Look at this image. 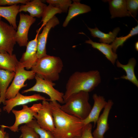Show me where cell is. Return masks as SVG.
<instances>
[{
  "instance_id": "obj_23",
  "label": "cell",
  "mask_w": 138,
  "mask_h": 138,
  "mask_svg": "<svg viewBox=\"0 0 138 138\" xmlns=\"http://www.w3.org/2000/svg\"><path fill=\"white\" fill-rule=\"evenodd\" d=\"M87 27L92 36L99 38L100 43L108 44L114 41L120 30V28L118 27L114 29L112 32L110 31L109 33H106L100 30L96 27L94 29Z\"/></svg>"
},
{
  "instance_id": "obj_36",
  "label": "cell",
  "mask_w": 138,
  "mask_h": 138,
  "mask_svg": "<svg viewBox=\"0 0 138 138\" xmlns=\"http://www.w3.org/2000/svg\"><path fill=\"white\" fill-rule=\"evenodd\" d=\"M1 111H2V110L0 108V115L1 114Z\"/></svg>"
},
{
  "instance_id": "obj_24",
  "label": "cell",
  "mask_w": 138,
  "mask_h": 138,
  "mask_svg": "<svg viewBox=\"0 0 138 138\" xmlns=\"http://www.w3.org/2000/svg\"><path fill=\"white\" fill-rule=\"evenodd\" d=\"M19 62L15 54L0 53V69L15 72Z\"/></svg>"
},
{
  "instance_id": "obj_2",
  "label": "cell",
  "mask_w": 138,
  "mask_h": 138,
  "mask_svg": "<svg viewBox=\"0 0 138 138\" xmlns=\"http://www.w3.org/2000/svg\"><path fill=\"white\" fill-rule=\"evenodd\" d=\"M101 81L100 74L98 70L74 72L70 77L66 84L63 96L64 103L74 94L81 91L88 93L91 91Z\"/></svg>"
},
{
  "instance_id": "obj_20",
  "label": "cell",
  "mask_w": 138,
  "mask_h": 138,
  "mask_svg": "<svg viewBox=\"0 0 138 138\" xmlns=\"http://www.w3.org/2000/svg\"><path fill=\"white\" fill-rule=\"evenodd\" d=\"M85 42L91 44L93 48L101 52L105 55L107 59L114 65L118 58V56L116 53L113 51L110 44L93 42L89 38V40H86Z\"/></svg>"
},
{
  "instance_id": "obj_21",
  "label": "cell",
  "mask_w": 138,
  "mask_h": 138,
  "mask_svg": "<svg viewBox=\"0 0 138 138\" xmlns=\"http://www.w3.org/2000/svg\"><path fill=\"white\" fill-rule=\"evenodd\" d=\"M15 74L13 72L0 69V104H4L6 100V91Z\"/></svg>"
},
{
  "instance_id": "obj_28",
  "label": "cell",
  "mask_w": 138,
  "mask_h": 138,
  "mask_svg": "<svg viewBox=\"0 0 138 138\" xmlns=\"http://www.w3.org/2000/svg\"><path fill=\"white\" fill-rule=\"evenodd\" d=\"M46 2L49 4L58 8L62 12H66L72 3V1L70 0H47Z\"/></svg>"
},
{
  "instance_id": "obj_19",
  "label": "cell",
  "mask_w": 138,
  "mask_h": 138,
  "mask_svg": "<svg viewBox=\"0 0 138 138\" xmlns=\"http://www.w3.org/2000/svg\"><path fill=\"white\" fill-rule=\"evenodd\" d=\"M73 2L69 7L67 15L63 24L64 27H66L70 20L75 17L91 10L89 6L80 3L79 1L74 0Z\"/></svg>"
},
{
  "instance_id": "obj_16",
  "label": "cell",
  "mask_w": 138,
  "mask_h": 138,
  "mask_svg": "<svg viewBox=\"0 0 138 138\" xmlns=\"http://www.w3.org/2000/svg\"><path fill=\"white\" fill-rule=\"evenodd\" d=\"M47 6L40 0H34L20 6L19 12H28L29 13L30 16L32 17H42Z\"/></svg>"
},
{
  "instance_id": "obj_37",
  "label": "cell",
  "mask_w": 138,
  "mask_h": 138,
  "mask_svg": "<svg viewBox=\"0 0 138 138\" xmlns=\"http://www.w3.org/2000/svg\"><path fill=\"white\" fill-rule=\"evenodd\" d=\"M1 17L0 16V21L1 20Z\"/></svg>"
},
{
  "instance_id": "obj_31",
  "label": "cell",
  "mask_w": 138,
  "mask_h": 138,
  "mask_svg": "<svg viewBox=\"0 0 138 138\" xmlns=\"http://www.w3.org/2000/svg\"><path fill=\"white\" fill-rule=\"evenodd\" d=\"M30 1L29 0H0V6L5 5L12 6L20 3L24 5Z\"/></svg>"
},
{
  "instance_id": "obj_15",
  "label": "cell",
  "mask_w": 138,
  "mask_h": 138,
  "mask_svg": "<svg viewBox=\"0 0 138 138\" xmlns=\"http://www.w3.org/2000/svg\"><path fill=\"white\" fill-rule=\"evenodd\" d=\"M93 98L94 100L93 106L88 116L83 120L85 125L93 122L95 126L101 111L107 103L103 96L98 95L96 94L93 95Z\"/></svg>"
},
{
  "instance_id": "obj_26",
  "label": "cell",
  "mask_w": 138,
  "mask_h": 138,
  "mask_svg": "<svg viewBox=\"0 0 138 138\" xmlns=\"http://www.w3.org/2000/svg\"><path fill=\"white\" fill-rule=\"evenodd\" d=\"M26 124L34 129L39 136L38 138H55L51 132L41 128L35 119Z\"/></svg>"
},
{
  "instance_id": "obj_14",
  "label": "cell",
  "mask_w": 138,
  "mask_h": 138,
  "mask_svg": "<svg viewBox=\"0 0 138 138\" xmlns=\"http://www.w3.org/2000/svg\"><path fill=\"white\" fill-rule=\"evenodd\" d=\"M113 104L111 100H109L107 102L102 113L97 120L96 128L92 133L94 138H104V134L109 128L108 117Z\"/></svg>"
},
{
  "instance_id": "obj_1",
  "label": "cell",
  "mask_w": 138,
  "mask_h": 138,
  "mask_svg": "<svg viewBox=\"0 0 138 138\" xmlns=\"http://www.w3.org/2000/svg\"><path fill=\"white\" fill-rule=\"evenodd\" d=\"M49 102L55 129L52 132L55 138H74L80 136L85 125L83 120L71 115L61 109L56 101Z\"/></svg>"
},
{
  "instance_id": "obj_17",
  "label": "cell",
  "mask_w": 138,
  "mask_h": 138,
  "mask_svg": "<svg viewBox=\"0 0 138 138\" xmlns=\"http://www.w3.org/2000/svg\"><path fill=\"white\" fill-rule=\"evenodd\" d=\"M108 2L111 18L122 17L131 16L126 8V2L125 0H110Z\"/></svg>"
},
{
  "instance_id": "obj_32",
  "label": "cell",
  "mask_w": 138,
  "mask_h": 138,
  "mask_svg": "<svg viewBox=\"0 0 138 138\" xmlns=\"http://www.w3.org/2000/svg\"><path fill=\"white\" fill-rule=\"evenodd\" d=\"M5 128L1 126L0 129V138H5L6 132L5 131Z\"/></svg>"
},
{
  "instance_id": "obj_6",
  "label": "cell",
  "mask_w": 138,
  "mask_h": 138,
  "mask_svg": "<svg viewBox=\"0 0 138 138\" xmlns=\"http://www.w3.org/2000/svg\"><path fill=\"white\" fill-rule=\"evenodd\" d=\"M34 78L36 80L35 84L30 88L22 90V93L32 91L43 93L49 96V101H55L60 103H64L63 98L64 93L54 88L55 84L53 82L43 79L36 75Z\"/></svg>"
},
{
  "instance_id": "obj_8",
  "label": "cell",
  "mask_w": 138,
  "mask_h": 138,
  "mask_svg": "<svg viewBox=\"0 0 138 138\" xmlns=\"http://www.w3.org/2000/svg\"><path fill=\"white\" fill-rule=\"evenodd\" d=\"M16 32L12 26L2 21H0V53L7 52L13 54L16 42Z\"/></svg>"
},
{
  "instance_id": "obj_7",
  "label": "cell",
  "mask_w": 138,
  "mask_h": 138,
  "mask_svg": "<svg viewBox=\"0 0 138 138\" xmlns=\"http://www.w3.org/2000/svg\"><path fill=\"white\" fill-rule=\"evenodd\" d=\"M41 105V103H34L29 107L27 105H24L22 106V108L21 110L13 109L12 111L15 117L14 124L11 126L3 125L0 126L5 128H8L14 132H18L19 125L23 124H27L35 119L34 116L37 113Z\"/></svg>"
},
{
  "instance_id": "obj_18",
  "label": "cell",
  "mask_w": 138,
  "mask_h": 138,
  "mask_svg": "<svg viewBox=\"0 0 138 138\" xmlns=\"http://www.w3.org/2000/svg\"><path fill=\"white\" fill-rule=\"evenodd\" d=\"M136 60L134 57L130 59L127 64L124 65L121 63L117 60L116 61L117 66L122 68L126 72V75H123L120 78H115L116 79L122 78L129 80L138 87V80L134 72V68L136 64Z\"/></svg>"
},
{
  "instance_id": "obj_13",
  "label": "cell",
  "mask_w": 138,
  "mask_h": 138,
  "mask_svg": "<svg viewBox=\"0 0 138 138\" xmlns=\"http://www.w3.org/2000/svg\"><path fill=\"white\" fill-rule=\"evenodd\" d=\"M37 32L34 39L28 42L26 51L19 61L21 65L28 70L31 69L38 60L37 56V38L39 32Z\"/></svg>"
},
{
  "instance_id": "obj_12",
  "label": "cell",
  "mask_w": 138,
  "mask_h": 138,
  "mask_svg": "<svg viewBox=\"0 0 138 138\" xmlns=\"http://www.w3.org/2000/svg\"><path fill=\"white\" fill-rule=\"evenodd\" d=\"M39 100L48 101L49 99L39 94L26 96L19 92L14 98L5 100L3 104L4 106L3 107V109L4 111L9 113L15 107L25 105L28 103Z\"/></svg>"
},
{
  "instance_id": "obj_30",
  "label": "cell",
  "mask_w": 138,
  "mask_h": 138,
  "mask_svg": "<svg viewBox=\"0 0 138 138\" xmlns=\"http://www.w3.org/2000/svg\"><path fill=\"white\" fill-rule=\"evenodd\" d=\"M92 127L91 123L85 125L80 138H94L92 133Z\"/></svg>"
},
{
  "instance_id": "obj_3",
  "label": "cell",
  "mask_w": 138,
  "mask_h": 138,
  "mask_svg": "<svg viewBox=\"0 0 138 138\" xmlns=\"http://www.w3.org/2000/svg\"><path fill=\"white\" fill-rule=\"evenodd\" d=\"M63 67V63L59 57L48 55L38 59L31 69L36 76L53 82L59 79Z\"/></svg>"
},
{
  "instance_id": "obj_9",
  "label": "cell",
  "mask_w": 138,
  "mask_h": 138,
  "mask_svg": "<svg viewBox=\"0 0 138 138\" xmlns=\"http://www.w3.org/2000/svg\"><path fill=\"white\" fill-rule=\"evenodd\" d=\"M34 117L41 128L51 132L54 131L55 128L54 119L49 102L47 100H42L41 106Z\"/></svg>"
},
{
  "instance_id": "obj_29",
  "label": "cell",
  "mask_w": 138,
  "mask_h": 138,
  "mask_svg": "<svg viewBox=\"0 0 138 138\" xmlns=\"http://www.w3.org/2000/svg\"><path fill=\"white\" fill-rule=\"evenodd\" d=\"M126 2L127 10L131 16L135 17L138 13V1L127 0Z\"/></svg>"
},
{
  "instance_id": "obj_35",
  "label": "cell",
  "mask_w": 138,
  "mask_h": 138,
  "mask_svg": "<svg viewBox=\"0 0 138 138\" xmlns=\"http://www.w3.org/2000/svg\"><path fill=\"white\" fill-rule=\"evenodd\" d=\"M74 138H80V136L76 137Z\"/></svg>"
},
{
  "instance_id": "obj_27",
  "label": "cell",
  "mask_w": 138,
  "mask_h": 138,
  "mask_svg": "<svg viewBox=\"0 0 138 138\" xmlns=\"http://www.w3.org/2000/svg\"><path fill=\"white\" fill-rule=\"evenodd\" d=\"M21 134L19 138H38L39 135L32 128L26 124L22 125L19 128Z\"/></svg>"
},
{
  "instance_id": "obj_4",
  "label": "cell",
  "mask_w": 138,
  "mask_h": 138,
  "mask_svg": "<svg viewBox=\"0 0 138 138\" xmlns=\"http://www.w3.org/2000/svg\"><path fill=\"white\" fill-rule=\"evenodd\" d=\"M89 93L81 91L71 96L61 109L66 113L82 120L88 116L91 109Z\"/></svg>"
},
{
  "instance_id": "obj_11",
  "label": "cell",
  "mask_w": 138,
  "mask_h": 138,
  "mask_svg": "<svg viewBox=\"0 0 138 138\" xmlns=\"http://www.w3.org/2000/svg\"><path fill=\"white\" fill-rule=\"evenodd\" d=\"M59 24V21L58 18L54 16L44 27L42 32L38 34L37 38V53L38 59L48 55L47 54L46 45L49 33L51 28H54Z\"/></svg>"
},
{
  "instance_id": "obj_25",
  "label": "cell",
  "mask_w": 138,
  "mask_h": 138,
  "mask_svg": "<svg viewBox=\"0 0 138 138\" xmlns=\"http://www.w3.org/2000/svg\"><path fill=\"white\" fill-rule=\"evenodd\" d=\"M138 33V25L132 28L130 33L125 36L119 37H116L114 41L110 44L113 51L116 53L118 48L120 46H122L124 43L128 39L136 35Z\"/></svg>"
},
{
  "instance_id": "obj_34",
  "label": "cell",
  "mask_w": 138,
  "mask_h": 138,
  "mask_svg": "<svg viewBox=\"0 0 138 138\" xmlns=\"http://www.w3.org/2000/svg\"><path fill=\"white\" fill-rule=\"evenodd\" d=\"M5 138H10L8 133H6L5 136Z\"/></svg>"
},
{
  "instance_id": "obj_5",
  "label": "cell",
  "mask_w": 138,
  "mask_h": 138,
  "mask_svg": "<svg viewBox=\"0 0 138 138\" xmlns=\"http://www.w3.org/2000/svg\"><path fill=\"white\" fill-rule=\"evenodd\" d=\"M25 68L19 62L17 65L13 80L6 91V100L14 98L21 88L26 86L27 84L24 83L27 80L35 78L36 74L32 70H26Z\"/></svg>"
},
{
  "instance_id": "obj_33",
  "label": "cell",
  "mask_w": 138,
  "mask_h": 138,
  "mask_svg": "<svg viewBox=\"0 0 138 138\" xmlns=\"http://www.w3.org/2000/svg\"><path fill=\"white\" fill-rule=\"evenodd\" d=\"M135 48L136 50L137 51H138V42H136L135 44Z\"/></svg>"
},
{
  "instance_id": "obj_22",
  "label": "cell",
  "mask_w": 138,
  "mask_h": 138,
  "mask_svg": "<svg viewBox=\"0 0 138 138\" xmlns=\"http://www.w3.org/2000/svg\"><path fill=\"white\" fill-rule=\"evenodd\" d=\"M20 6L15 5L8 6H0V16L5 19L16 30L17 16L19 12Z\"/></svg>"
},
{
  "instance_id": "obj_10",
  "label": "cell",
  "mask_w": 138,
  "mask_h": 138,
  "mask_svg": "<svg viewBox=\"0 0 138 138\" xmlns=\"http://www.w3.org/2000/svg\"><path fill=\"white\" fill-rule=\"evenodd\" d=\"M36 20L35 18L27 14L20 13V20L17 30L16 31V42L19 46L26 47L28 43V34L31 26Z\"/></svg>"
}]
</instances>
